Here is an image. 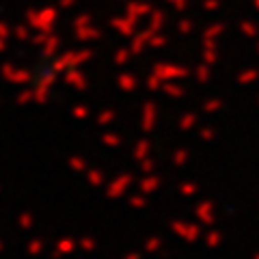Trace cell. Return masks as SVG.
<instances>
[{"label": "cell", "mask_w": 259, "mask_h": 259, "mask_svg": "<svg viewBox=\"0 0 259 259\" xmlns=\"http://www.w3.org/2000/svg\"><path fill=\"white\" fill-rule=\"evenodd\" d=\"M153 76H158L160 80H166V78H184L188 76V71L182 69V67H171V65H158L153 69Z\"/></svg>", "instance_id": "obj_1"}, {"label": "cell", "mask_w": 259, "mask_h": 259, "mask_svg": "<svg viewBox=\"0 0 259 259\" xmlns=\"http://www.w3.org/2000/svg\"><path fill=\"white\" fill-rule=\"evenodd\" d=\"M130 182H132V177H130V175H125L123 177V180H117L115 184H112L110 186V188L106 190V194H108V197L110 199H115V197H119V194H123L125 192V188H127V184Z\"/></svg>", "instance_id": "obj_2"}, {"label": "cell", "mask_w": 259, "mask_h": 259, "mask_svg": "<svg viewBox=\"0 0 259 259\" xmlns=\"http://www.w3.org/2000/svg\"><path fill=\"white\" fill-rule=\"evenodd\" d=\"M173 231L184 236L186 240H197V236H199L197 227H188V229H186V227H182V223H173Z\"/></svg>", "instance_id": "obj_3"}, {"label": "cell", "mask_w": 259, "mask_h": 259, "mask_svg": "<svg viewBox=\"0 0 259 259\" xmlns=\"http://www.w3.org/2000/svg\"><path fill=\"white\" fill-rule=\"evenodd\" d=\"M151 110H153V106L151 104H147V106H145V110H143V130L145 132H149V130L153 127V115H151Z\"/></svg>", "instance_id": "obj_4"}, {"label": "cell", "mask_w": 259, "mask_h": 259, "mask_svg": "<svg viewBox=\"0 0 259 259\" xmlns=\"http://www.w3.org/2000/svg\"><path fill=\"white\" fill-rule=\"evenodd\" d=\"M197 216H199L203 223H212V205H209V203L199 205V209H197Z\"/></svg>", "instance_id": "obj_5"}, {"label": "cell", "mask_w": 259, "mask_h": 259, "mask_svg": "<svg viewBox=\"0 0 259 259\" xmlns=\"http://www.w3.org/2000/svg\"><path fill=\"white\" fill-rule=\"evenodd\" d=\"M158 186H160L158 177H147V180L141 182V190L143 192H153V188H158Z\"/></svg>", "instance_id": "obj_6"}, {"label": "cell", "mask_w": 259, "mask_h": 259, "mask_svg": "<svg viewBox=\"0 0 259 259\" xmlns=\"http://www.w3.org/2000/svg\"><path fill=\"white\" fill-rule=\"evenodd\" d=\"M119 84H123L125 91H132L134 84H136V80H134L132 76H127V74H121V76H119Z\"/></svg>", "instance_id": "obj_7"}, {"label": "cell", "mask_w": 259, "mask_h": 259, "mask_svg": "<svg viewBox=\"0 0 259 259\" xmlns=\"http://www.w3.org/2000/svg\"><path fill=\"white\" fill-rule=\"evenodd\" d=\"M102 141H104V145H110V147H117V145H121V139H119V136H115V134H104Z\"/></svg>", "instance_id": "obj_8"}, {"label": "cell", "mask_w": 259, "mask_h": 259, "mask_svg": "<svg viewBox=\"0 0 259 259\" xmlns=\"http://www.w3.org/2000/svg\"><path fill=\"white\" fill-rule=\"evenodd\" d=\"M259 74H257V71L253 69V71H248V74H240V78H238V82L240 84H246V82H250V80H255Z\"/></svg>", "instance_id": "obj_9"}, {"label": "cell", "mask_w": 259, "mask_h": 259, "mask_svg": "<svg viewBox=\"0 0 259 259\" xmlns=\"http://www.w3.org/2000/svg\"><path fill=\"white\" fill-rule=\"evenodd\" d=\"M186 160H188V151H184V149H180V151H177V153H175V158H173V162H175L177 166H182Z\"/></svg>", "instance_id": "obj_10"}, {"label": "cell", "mask_w": 259, "mask_h": 259, "mask_svg": "<svg viewBox=\"0 0 259 259\" xmlns=\"http://www.w3.org/2000/svg\"><path fill=\"white\" fill-rule=\"evenodd\" d=\"M194 121H197V117H194V115H186V117L182 119L180 127H182V130H188V127H192V125H194Z\"/></svg>", "instance_id": "obj_11"}, {"label": "cell", "mask_w": 259, "mask_h": 259, "mask_svg": "<svg viewBox=\"0 0 259 259\" xmlns=\"http://www.w3.org/2000/svg\"><path fill=\"white\" fill-rule=\"evenodd\" d=\"M221 106H223V102H218V100H212V102L203 104V110H205V112H214V110H218Z\"/></svg>", "instance_id": "obj_12"}, {"label": "cell", "mask_w": 259, "mask_h": 259, "mask_svg": "<svg viewBox=\"0 0 259 259\" xmlns=\"http://www.w3.org/2000/svg\"><path fill=\"white\" fill-rule=\"evenodd\" d=\"M164 91H166L168 95H175V97H182V95H184V89L173 87V84H166V87H164Z\"/></svg>", "instance_id": "obj_13"}, {"label": "cell", "mask_w": 259, "mask_h": 259, "mask_svg": "<svg viewBox=\"0 0 259 259\" xmlns=\"http://www.w3.org/2000/svg\"><path fill=\"white\" fill-rule=\"evenodd\" d=\"M65 80H67V82H80V87L84 89V84H82V78H80L78 71H69V74L65 76Z\"/></svg>", "instance_id": "obj_14"}, {"label": "cell", "mask_w": 259, "mask_h": 259, "mask_svg": "<svg viewBox=\"0 0 259 259\" xmlns=\"http://www.w3.org/2000/svg\"><path fill=\"white\" fill-rule=\"evenodd\" d=\"M149 149V143L147 141H143V143H139V145H136V158H145L143 156V153L145 151H147Z\"/></svg>", "instance_id": "obj_15"}, {"label": "cell", "mask_w": 259, "mask_h": 259, "mask_svg": "<svg viewBox=\"0 0 259 259\" xmlns=\"http://www.w3.org/2000/svg\"><path fill=\"white\" fill-rule=\"evenodd\" d=\"M89 182H91L93 186H100V184H102V175H100V171H93L91 175H89Z\"/></svg>", "instance_id": "obj_16"}, {"label": "cell", "mask_w": 259, "mask_h": 259, "mask_svg": "<svg viewBox=\"0 0 259 259\" xmlns=\"http://www.w3.org/2000/svg\"><path fill=\"white\" fill-rule=\"evenodd\" d=\"M41 250V242L39 240H32L30 244H28V253H39Z\"/></svg>", "instance_id": "obj_17"}, {"label": "cell", "mask_w": 259, "mask_h": 259, "mask_svg": "<svg viewBox=\"0 0 259 259\" xmlns=\"http://www.w3.org/2000/svg\"><path fill=\"white\" fill-rule=\"evenodd\" d=\"M218 240H221V233H209V236H207V244L209 246H218Z\"/></svg>", "instance_id": "obj_18"}, {"label": "cell", "mask_w": 259, "mask_h": 259, "mask_svg": "<svg viewBox=\"0 0 259 259\" xmlns=\"http://www.w3.org/2000/svg\"><path fill=\"white\" fill-rule=\"evenodd\" d=\"M110 119H112V112L108 110V112H102V115H100V119H97V123H110Z\"/></svg>", "instance_id": "obj_19"}, {"label": "cell", "mask_w": 259, "mask_h": 259, "mask_svg": "<svg viewBox=\"0 0 259 259\" xmlns=\"http://www.w3.org/2000/svg\"><path fill=\"white\" fill-rule=\"evenodd\" d=\"M69 164L74 166V168H78V171H82V168H84V162L80 160V158H71V160H69Z\"/></svg>", "instance_id": "obj_20"}, {"label": "cell", "mask_w": 259, "mask_h": 259, "mask_svg": "<svg viewBox=\"0 0 259 259\" xmlns=\"http://www.w3.org/2000/svg\"><path fill=\"white\" fill-rule=\"evenodd\" d=\"M194 190H197V186L194 184H184L182 186V194H194Z\"/></svg>", "instance_id": "obj_21"}, {"label": "cell", "mask_w": 259, "mask_h": 259, "mask_svg": "<svg viewBox=\"0 0 259 259\" xmlns=\"http://www.w3.org/2000/svg\"><path fill=\"white\" fill-rule=\"evenodd\" d=\"M20 223H22V227H24V229H28V227H30V223H32V218H30L28 214H22V216H20Z\"/></svg>", "instance_id": "obj_22"}, {"label": "cell", "mask_w": 259, "mask_h": 259, "mask_svg": "<svg viewBox=\"0 0 259 259\" xmlns=\"http://www.w3.org/2000/svg\"><path fill=\"white\" fill-rule=\"evenodd\" d=\"M160 246V240L158 238H151L149 242H147V250H149V253H151V250H156Z\"/></svg>", "instance_id": "obj_23"}, {"label": "cell", "mask_w": 259, "mask_h": 259, "mask_svg": "<svg viewBox=\"0 0 259 259\" xmlns=\"http://www.w3.org/2000/svg\"><path fill=\"white\" fill-rule=\"evenodd\" d=\"M147 84H149V89H158V87H160V78H158V76H151V78L147 80Z\"/></svg>", "instance_id": "obj_24"}, {"label": "cell", "mask_w": 259, "mask_h": 259, "mask_svg": "<svg viewBox=\"0 0 259 259\" xmlns=\"http://www.w3.org/2000/svg\"><path fill=\"white\" fill-rule=\"evenodd\" d=\"M80 246H82L84 250H93V248H95V242H93V240H87V238H84V240H82V244H80Z\"/></svg>", "instance_id": "obj_25"}, {"label": "cell", "mask_w": 259, "mask_h": 259, "mask_svg": "<svg viewBox=\"0 0 259 259\" xmlns=\"http://www.w3.org/2000/svg\"><path fill=\"white\" fill-rule=\"evenodd\" d=\"M130 205H139V207H143V205H145V199H143V197H132V199H130Z\"/></svg>", "instance_id": "obj_26"}, {"label": "cell", "mask_w": 259, "mask_h": 259, "mask_svg": "<svg viewBox=\"0 0 259 259\" xmlns=\"http://www.w3.org/2000/svg\"><path fill=\"white\" fill-rule=\"evenodd\" d=\"M74 248V242L71 240H61V250H71Z\"/></svg>", "instance_id": "obj_27"}, {"label": "cell", "mask_w": 259, "mask_h": 259, "mask_svg": "<svg viewBox=\"0 0 259 259\" xmlns=\"http://www.w3.org/2000/svg\"><path fill=\"white\" fill-rule=\"evenodd\" d=\"M207 76H209V71H207L205 67H201V71H199V82H205Z\"/></svg>", "instance_id": "obj_28"}, {"label": "cell", "mask_w": 259, "mask_h": 259, "mask_svg": "<svg viewBox=\"0 0 259 259\" xmlns=\"http://www.w3.org/2000/svg\"><path fill=\"white\" fill-rule=\"evenodd\" d=\"M125 59H127V54H125V50H121V52L117 54V59H115V63H125Z\"/></svg>", "instance_id": "obj_29"}, {"label": "cell", "mask_w": 259, "mask_h": 259, "mask_svg": "<svg viewBox=\"0 0 259 259\" xmlns=\"http://www.w3.org/2000/svg\"><path fill=\"white\" fill-rule=\"evenodd\" d=\"M212 136H214L212 130H203V132H201V139H205V141H209V139H212Z\"/></svg>", "instance_id": "obj_30"}, {"label": "cell", "mask_w": 259, "mask_h": 259, "mask_svg": "<svg viewBox=\"0 0 259 259\" xmlns=\"http://www.w3.org/2000/svg\"><path fill=\"white\" fill-rule=\"evenodd\" d=\"M84 115H89L87 108H76V110H74V117H84Z\"/></svg>", "instance_id": "obj_31"}, {"label": "cell", "mask_w": 259, "mask_h": 259, "mask_svg": "<svg viewBox=\"0 0 259 259\" xmlns=\"http://www.w3.org/2000/svg\"><path fill=\"white\" fill-rule=\"evenodd\" d=\"M151 168H153V162H151V160L143 162V171H151Z\"/></svg>", "instance_id": "obj_32"}, {"label": "cell", "mask_w": 259, "mask_h": 259, "mask_svg": "<svg viewBox=\"0 0 259 259\" xmlns=\"http://www.w3.org/2000/svg\"><path fill=\"white\" fill-rule=\"evenodd\" d=\"M30 97H32V93H30V91H28V93H22V95H20V104H24L26 100H30Z\"/></svg>", "instance_id": "obj_33"}, {"label": "cell", "mask_w": 259, "mask_h": 259, "mask_svg": "<svg viewBox=\"0 0 259 259\" xmlns=\"http://www.w3.org/2000/svg\"><path fill=\"white\" fill-rule=\"evenodd\" d=\"M125 259H141V255H136V253H132V255H127Z\"/></svg>", "instance_id": "obj_34"}, {"label": "cell", "mask_w": 259, "mask_h": 259, "mask_svg": "<svg viewBox=\"0 0 259 259\" xmlns=\"http://www.w3.org/2000/svg\"><path fill=\"white\" fill-rule=\"evenodd\" d=\"M255 259H259V255H257V257H255Z\"/></svg>", "instance_id": "obj_35"}]
</instances>
